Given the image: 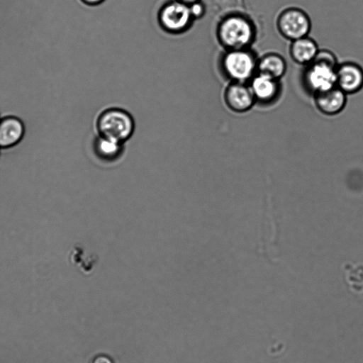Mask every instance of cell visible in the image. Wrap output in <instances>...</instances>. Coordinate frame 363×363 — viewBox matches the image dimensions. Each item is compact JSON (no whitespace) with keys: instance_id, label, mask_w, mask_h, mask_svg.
Instances as JSON below:
<instances>
[{"instance_id":"d6986e66","label":"cell","mask_w":363,"mask_h":363,"mask_svg":"<svg viewBox=\"0 0 363 363\" xmlns=\"http://www.w3.org/2000/svg\"><path fill=\"white\" fill-rule=\"evenodd\" d=\"M1 116H0V120H1Z\"/></svg>"},{"instance_id":"30bf717a","label":"cell","mask_w":363,"mask_h":363,"mask_svg":"<svg viewBox=\"0 0 363 363\" xmlns=\"http://www.w3.org/2000/svg\"><path fill=\"white\" fill-rule=\"evenodd\" d=\"M347 95L336 86L313 95L314 104L319 112L326 116H335L346 106Z\"/></svg>"},{"instance_id":"e0dca14e","label":"cell","mask_w":363,"mask_h":363,"mask_svg":"<svg viewBox=\"0 0 363 363\" xmlns=\"http://www.w3.org/2000/svg\"><path fill=\"white\" fill-rule=\"evenodd\" d=\"M84 4L95 6L102 4L105 0H80Z\"/></svg>"},{"instance_id":"5bb4252c","label":"cell","mask_w":363,"mask_h":363,"mask_svg":"<svg viewBox=\"0 0 363 363\" xmlns=\"http://www.w3.org/2000/svg\"><path fill=\"white\" fill-rule=\"evenodd\" d=\"M124 144L97 135L94 140V149L99 155L105 157H114L118 155Z\"/></svg>"},{"instance_id":"52a82bcc","label":"cell","mask_w":363,"mask_h":363,"mask_svg":"<svg viewBox=\"0 0 363 363\" xmlns=\"http://www.w3.org/2000/svg\"><path fill=\"white\" fill-rule=\"evenodd\" d=\"M223 99L232 111L242 113L249 111L256 103L249 83L230 82L223 92Z\"/></svg>"},{"instance_id":"6da1fadb","label":"cell","mask_w":363,"mask_h":363,"mask_svg":"<svg viewBox=\"0 0 363 363\" xmlns=\"http://www.w3.org/2000/svg\"><path fill=\"white\" fill-rule=\"evenodd\" d=\"M216 35L225 50L250 48L257 38V27L247 14L233 11L218 21Z\"/></svg>"},{"instance_id":"9c48e42d","label":"cell","mask_w":363,"mask_h":363,"mask_svg":"<svg viewBox=\"0 0 363 363\" xmlns=\"http://www.w3.org/2000/svg\"><path fill=\"white\" fill-rule=\"evenodd\" d=\"M248 83L256 103L271 104L280 96L281 86L279 79L257 72Z\"/></svg>"},{"instance_id":"9a60e30c","label":"cell","mask_w":363,"mask_h":363,"mask_svg":"<svg viewBox=\"0 0 363 363\" xmlns=\"http://www.w3.org/2000/svg\"><path fill=\"white\" fill-rule=\"evenodd\" d=\"M189 6L194 21L201 19L206 14V6L201 1L190 4Z\"/></svg>"},{"instance_id":"2e32d148","label":"cell","mask_w":363,"mask_h":363,"mask_svg":"<svg viewBox=\"0 0 363 363\" xmlns=\"http://www.w3.org/2000/svg\"><path fill=\"white\" fill-rule=\"evenodd\" d=\"M91 363H113L111 359L106 354H98L95 356Z\"/></svg>"},{"instance_id":"ac0fdd59","label":"cell","mask_w":363,"mask_h":363,"mask_svg":"<svg viewBox=\"0 0 363 363\" xmlns=\"http://www.w3.org/2000/svg\"><path fill=\"white\" fill-rule=\"evenodd\" d=\"M177 1H179L186 5H190V4H192L195 2H197V1H199L201 0H177Z\"/></svg>"},{"instance_id":"3957f363","label":"cell","mask_w":363,"mask_h":363,"mask_svg":"<svg viewBox=\"0 0 363 363\" xmlns=\"http://www.w3.org/2000/svg\"><path fill=\"white\" fill-rule=\"evenodd\" d=\"M97 135L124 144L134 133L135 123L130 112L120 107L103 110L96 120Z\"/></svg>"},{"instance_id":"5b68a950","label":"cell","mask_w":363,"mask_h":363,"mask_svg":"<svg viewBox=\"0 0 363 363\" xmlns=\"http://www.w3.org/2000/svg\"><path fill=\"white\" fill-rule=\"evenodd\" d=\"M157 21L162 30L177 35L187 32L195 21L189 5L177 0H169L159 9Z\"/></svg>"},{"instance_id":"8992f818","label":"cell","mask_w":363,"mask_h":363,"mask_svg":"<svg viewBox=\"0 0 363 363\" xmlns=\"http://www.w3.org/2000/svg\"><path fill=\"white\" fill-rule=\"evenodd\" d=\"M276 26L284 38L292 41L309 35L312 23L304 10L296 6H289L278 14Z\"/></svg>"},{"instance_id":"7c38bea8","label":"cell","mask_w":363,"mask_h":363,"mask_svg":"<svg viewBox=\"0 0 363 363\" xmlns=\"http://www.w3.org/2000/svg\"><path fill=\"white\" fill-rule=\"evenodd\" d=\"M320 48L309 35L291 41L289 53L296 64L306 67L315 58Z\"/></svg>"},{"instance_id":"ba28073f","label":"cell","mask_w":363,"mask_h":363,"mask_svg":"<svg viewBox=\"0 0 363 363\" xmlns=\"http://www.w3.org/2000/svg\"><path fill=\"white\" fill-rule=\"evenodd\" d=\"M336 86L347 95L354 94L363 88V68L358 63L347 61L336 69Z\"/></svg>"},{"instance_id":"7a4b0ae2","label":"cell","mask_w":363,"mask_h":363,"mask_svg":"<svg viewBox=\"0 0 363 363\" xmlns=\"http://www.w3.org/2000/svg\"><path fill=\"white\" fill-rule=\"evenodd\" d=\"M335 54L328 49H320L314 60L305 67L302 81L306 90L313 94L336 86L338 65Z\"/></svg>"},{"instance_id":"8fae6325","label":"cell","mask_w":363,"mask_h":363,"mask_svg":"<svg viewBox=\"0 0 363 363\" xmlns=\"http://www.w3.org/2000/svg\"><path fill=\"white\" fill-rule=\"evenodd\" d=\"M25 125L16 116H6L0 120V147L9 148L16 145L23 139Z\"/></svg>"},{"instance_id":"277c9868","label":"cell","mask_w":363,"mask_h":363,"mask_svg":"<svg viewBox=\"0 0 363 363\" xmlns=\"http://www.w3.org/2000/svg\"><path fill=\"white\" fill-rule=\"evenodd\" d=\"M257 60L251 48L229 50L220 55L218 65L230 82L248 83L257 72Z\"/></svg>"},{"instance_id":"4fadbf2b","label":"cell","mask_w":363,"mask_h":363,"mask_svg":"<svg viewBox=\"0 0 363 363\" xmlns=\"http://www.w3.org/2000/svg\"><path fill=\"white\" fill-rule=\"evenodd\" d=\"M287 63L284 57L277 52L265 53L257 60V72L277 79H281L286 74Z\"/></svg>"}]
</instances>
